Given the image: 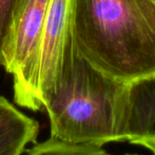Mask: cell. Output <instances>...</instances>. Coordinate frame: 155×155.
<instances>
[{
	"mask_svg": "<svg viewBox=\"0 0 155 155\" xmlns=\"http://www.w3.org/2000/svg\"><path fill=\"white\" fill-rule=\"evenodd\" d=\"M71 36L78 54L116 81L155 77V0H72Z\"/></svg>",
	"mask_w": 155,
	"mask_h": 155,
	"instance_id": "cell-1",
	"label": "cell"
},
{
	"mask_svg": "<svg viewBox=\"0 0 155 155\" xmlns=\"http://www.w3.org/2000/svg\"><path fill=\"white\" fill-rule=\"evenodd\" d=\"M127 84L108 77L78 54L70 37L45 110L50 137L75 145L123 143Z\"/></svg>",
	"mask_w": 155,
	"mask_h": 155,
	"instance_id": "cell-2",
	"label": "cell"
},
{
	"mask_svg": "<svg viewBox=\"0 0 155 155\" xmlns=\"http://www.w3.org/2000/svg\"><path fill=\"white\" fill-rule=\"evenodd\" d=\"M72 0H50L37 45L31 76L21 108L33 112L45 110L61 70L71 37Z\"/></svg>",
	"mask_w": 155,
	"mask_h": 155,
	"instance_id": "cell-3",
	"label": "cell"
},
{
	"mask_svg": "<svg viewBox=\"0 0 155 155\" xmlns=\"http://www.w3.org/2000/svg\"><path fill=\"white\" fill-rule=\"evenodd\" d=\"M50 0H18L1 52V67L13 77L14 102L20 106L31 76Z\"/></svg>",
	"mask_w": 155,
	"mask_h": 155,
	"instance_id": "cell-4",
	"label": "cell"
},
{
	"mask_svg": "<svg viewBox=\"0 0 155 155\" xmlns=\"http://www.w3.org/2000/svg\"><path fill=\"white\" fill-rule=\"evenodd\" d=\"M147 134H155V77L127 84L123 143Z\"/></svg>",
	"mask_w": 155,
	"mask_h": 155,
	"instance_id": "cell-5",
	"label": "cell"
},
{
	"mask_svg": "<svg viewBox=\"0 0 155 155\" xmlns=\"http://www.w3.org/2000/svg\"><path fill=\"white\" fill-rule=\"evenodd\" d=\"M40 126L0 95V155H23L38 138Z\"/></svg>",
	"mask_w": 155,
	"mask_h": 155,
	"instance_id": "cell-6",
	"label": "cell"
},
{
	"mask_svg": "<svg viewBox=\"0 0 155 155\" xmlns=\"http://www.w3.org/2000/svg\"><path fill=\"white\" fill-rule=\"evenodd\" d=\"M25 155H111L102 147L90 145H75L58 140L53 137L41 143H35Z\"/></svg>",
	"mask_w": 155,
	"mask_h": 155,
	"instance_id": "cell-7",
	"label": "cell"
},
{
	"mask_svg": "<svg viewBox=\"0 0 155 155\" xmlns=\"http://www.w3.org/2000/svg\"><path fill=\"white\" fill-rule=\"evenodd\" d=\"M17 3L18 0H0V68H1V52L3 41Z\"/></svg>",
	"mask_w": 155,
	"mask_h": 155,
	"instance_id": "cell-8",
	"label": "cell"
},
{
	"mask_svg": "<svg viewBox=\"0 0 155 155\" xmlns=\"http://www.w3.org/2000/svg\"><path fill=\"white\" fill-rule=\"evenodd\" d=\"M127 143L131 145L139 146L148 151H150L152 155H155V134H147V135H139L129 139Z\"/></svg>",
	"mask_w": 155,
	"mask_h": 155,
	"instance_id": "cell-9",
	"label": "cell"
},
{
	"mask_svg": "<svg viewBox=\"0 0 155 155\" xmlns=\"http://www.w3.org/2000/svg\"><path fill=\"white\" fill-rule=\"evenodd\" d=\"M124 155H141V154H138V153H126Z\"/></svg>",
	"mask_w": 155,
	"mask_h": 155,
	"instance_id": "cell-10",
	"label": "cell"
}]
</instances>
